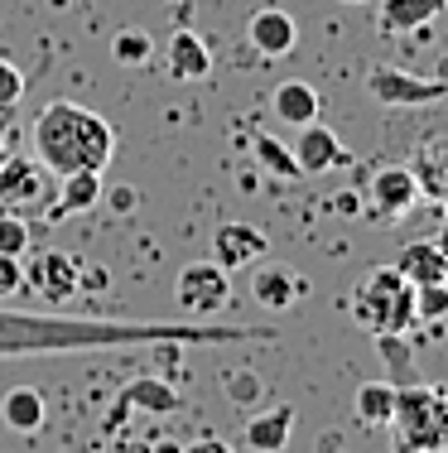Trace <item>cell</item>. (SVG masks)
Masks as SVG:
<instances>
[{"label":"cell","instance_id":"obj_33","mask_svg":"<svg viewBox=\"0 0 448 453\" xmlns=\"http://www.w3.org/2000/svg\"><path fill=\"white\" fill-rule=\"evenodd\" d=\"M82 285H87V289H106V271H82Z\"/></svg>","mask_w":448,"mask_h":453},{"label":"cell","instance_id":"obj_25","mask_svg":"<svg viewBox=\"0 0 448 453\" xmlns=\"http://www.w3.org/2000/svg\"><path fill=\"white\" fill-rule=\"evenodd\" d=\"M149 53H155V44H149L145 29H121V35L111 39V58L121 63V68H140Z\"/></svg>","mask_w":448,"mask_h":453},{"label":"cell","instance_id":"obj_2","mask_svg":"<svg viewBox=\"0 0 448 453\" xmlns=\"http://www.w3.org/2000/svg\"><path fill=\"white\" fill-rule=\"evenodd\" d=\"M29 140H34V155L44 159V169L53 179L78 174V169H97L102 174L116 155V131L97 111H87L78 102H49L34 116Z\"/></svg>","mask_w":448,"mask_h":453},{"label":"cell","instance_id":"obj_19","mask_svg":"<svg viewBox=\"0 0 448 453\" xmlns=\"http://www.w3.org/2000/svg\"><path fill=\"white\" fill-rule=\"evenodd\" d=\"M251 295L261 299L265 309H290V304H299V295H304V280H299L290 265H261L251 280Z\"/></svg>","mask_w":448,"mask_h":453},{"label":"cell","instance_id":"obj_10","mask_svg":"<svg viewBox=\"0 0 448 453\" xmlns=\"http://www.w3.org/2000/svg\"><path fill=\"white\" fill-rule=\"evenodd\" d=\"M261 256H270V242H265L261 226H251V222H222L217 232H212V261H217L227 275L261 265Z\"/></svg>","mask_w":448,"mask_h":453},{"label":"cell","instance_id":"obj_4","mask_svg":"<svg viewBox=\"0 0 448 453\" xmlns=\"http://www.w3.org/2000/svg\"><path fill=\"white\" fill-rule=\"evenodd\" d=\"M396 449L400 453H448V395L439 386H396Z\"/></svg>","mask_w":448,"mask_h":453},{"label":"cell","instance_id":"obj_27","mask_svg":"<svg viewBox=\"0 0 448 453\" xmlns=\"http://www.w3.org/2000/svg\"><path fill=\"white\" fill-rule=\"evenodd\" d=\"M19 96H25V73H19V63L0 58V106H5V111H15Z\"/></svg>","mask_w":448,"mask_h":453},{"label":"cell","instance_id":"obj_29","mask_svg":"<svg viewBox=\"0 0 448 453\" xmlns=\"http://www.w3.org/2000/svg\"><path fill=\"white\" fill-rule=\"evenodd\" d=\"M227 391H232V401H237V405H251L255 395H261V381H255L251 372H237V376H227Z\"/></svg>","mask_w":448,"mask_h":453},{"label":"cell","instance_id":"obj_13","mask_svg":"<svg viewBox=\"0 0 448 453\" xmlns=\"http://www.w3.org/2000/svg\"><path fill=\"white\" fill-rule=\"evenodd\" d=\"M178 405H184V395H178L169 381H159V376H140V381H131L121 395H116L106 429H116L125 415H131V410H145V415H169V410H178Z\"/></svg>","mask_w":448,"mask_h":453},{"label":"cell","instance_id":"obj_38","mask_svg":"<svg viewBox=\"0 0 448 453\" xmlns=\"http://www.w3.org/2000/svg\"><path fill=\"white\" fill-rule=\"evenodd\" d=\"M347 5H367V0H347Z\"/></svg>","mask_w":448,"mask_h":453},{"label":"cell","instance_id":"obj_23","mask_svg":"<svg viewBox=\"0 0 448 453\" xmlns=\"http://www.w3.org/2000/svg\"><path fill=\"white\" fill-rule=\"evenodd\" d=\"M251 145H255V159H261V169L265 174H275V179H304L299 174V165H294V150L285 145V140H275V135H251Z\"/></svg>","mask_w":448,"mask_h":453},{"label":"cell","instance_id":"obj_21","mask_svg":"<svg viewBox=\"0 0 448 453\" xmlns=\"http://www.w3.org/2000/svg\"><path fill=\"white\" fill-rule=\"evenodd\" d=\"M44 395L34 391V386H15V391L0 401V419H5L10 429H19V434H34L39 425H44Z\"/></svg>","mask_w":448,"mask_h":453},{"label":"cell","instance_id":"obj_15","mask_svg":"<svg viewBox=\"0 0 448 453\" xmlns=\"http://www.w3.org/2000/svg\"><path fill=\"white\" fill-rule=\"evenodd\" d=\"M294 439V410L290 405H270L261 410V415L247 419V429H241V444L251 453H285Z\"/></svg>","mask_w":448,"mask_h":453},{"label":"cell","instance_id":"obj_1","mask_svg":"<svg viewBox=\"0 0 448 453\" xmlns=\"http://www.w3.org/2000/svg\"><path fill=\"white\" fill-rule=\"evenodd\" d=\"M164 338H227L237 342L241 328H169V323H58V319H5L0 314V352L29 348H92V342H164Z\"/></svg>","mask_w":448,"mask_h":453},{"label":"cell","instance_id":"obj_5","mask_svg":"<svg viewBox=\"0 0 448 453\" xmlns=\"http://www.w3.org/2000/svg\"><path fill=\"white\" fill-rule=\"evenodd\" d=\"M361 88L376 106H391V111H405V106H439L448 102V82L444 78H420V73H405L396 63H371Z\"/></svg>","mask_w":448,"mask_h":453},{"label":"cell","instance_id":"obj_37","mask_svg":"<svg viewBox=\"0 0 448 453\" xmlns=\"http://www.w3.org/2000/svg\"><path fill=\"white\" fill-rule=\"evenodd\" d=\"M5 116H10V111H5V106H0V126H5Z\"/></svg>","mask_w":448,"mask_h":453},{"label":"cell","instance_id":"obj_30","mask_svg":"<svg viewBox=\"0 0 448 453\" xmlns=\"http://www.w3.org/2000/svg\"><path fill=\"white\" fill-rule=\"evenodd\" d=\"M184 453H237L227 444V439H217V434H202V439H194V444H184Z\"/></svg>","mask_w":448,"mask_h":453},{"label":"cell","instance_id":"obj_26","mask_svg":"<svg viewBox=\"0 0 448 453\" xmlns=\"http://www.w3.org/2000/svg\"><path fill=\"white\" fill-rule=\"evenodd\" d=\"M0 256H29V222L15 208H0Z\"/></svg>","mask_w":448,"mask_h":453},{"label":"cell","instance_id":"obj_24","mask_svg":"<svg viewBox=\"0 0 448 453\" xmlns=\"http://www.w3.org/2000/svg\"><path fill=\"white\" fill-rule=\"evenodd\" d=\"M444 319H448V280L414 285V323H444Z\"/></svg>","mask_w":448,"mask_h":453},{"label":"cell","instance_id":"obj_31","mask_svg":"<svg viewBox=\"0 0 448 453\" xmlns=\"http://www.w3.org/2000/svg\"><path fill=\"white\" fill-rule=\"evenodd\" d=\"M333 212H338V218H361V198H357V193H338Z\"/></svg>","mask_w":448,"mask_h":453},{"label":"cell","instance_id":"obj_17","mask_svg":"<svg viewBox=\"0 0 448 453\" xmlns=\"http://www.w3.org/2000/svg\"><path fill=\"white\" fill-rule=\"evenodd\" d=\"M164 58H169V73H174L178 82H202L212 73V53H208V44H202L194 29H174Z\"/></svg>","mask_w":448,"mask_h":453},{"label":"cell","instance_id":"obj_9","mask_svg":"<svg viewBox=\"0 0 448 453\" xmlns=\"http://www.w3.org/2000/svg\"><path fill=\"white\" fill-rule=\"evenodd\" d=\"M227 295H232V280L217 261H194V265L178 271V295L174 299H178L184 314H217V309L227 304Z\"/></svg>","mask_w":448,"mask_h":453},{"label":"cell","instance_id":"obj_14","mask_svg":"<svg viewBox=\"0 0 448 453\" xmlns=\"http://www.w3.org/2000/svg\"><path fill=\"white\" fill-rule=\"evenodd\" d=\"M448 0H376V35L386 39H405L420 35L424 25H434V15Z\"/></svg>","mask_w":448,"mask_h":453},{"label":"cell","instance_id":"obj_22","mask_svg":"<svg viewBox=\"0 0 448 453\" xmlns=\"http://www.w3.org/2000/svg\"><path fill=\"white\" fill-rule=\"evenodd\" d=\"M352 405H357L361 425H391V415H396V386L391 381H367Z\"/></svg>","mask_w":448,"mask_h":453},{"label":"cell","instance_id":"obj_11","mask_svg":"<svg viewBox=\"0 0 448 453\" xmlns=\"http://www.w3.org/2000/svg\"><path fill=\"white\" fill-rule=\"evenodd\" d=\"M294 165H299V174H328V169H338V165H347V150H343V140H338V131H328L323 121H308V126H299V140H294Z\"/></svg>","mask_w":448,"mask_h":453},{"label":"cell","instance_id":"obj_34","mask_svg":"<svg viewBox=\"0 0 448 453\" xmlns=\"http://www.w3.org/2000/svg\"><path fill=\"white\" fill-rule=\"evenodd\" d=\"M434 242H439V251H444V256H448V222H444V226H439V236H434Z\"/></svg>","mask_w":448,"mask_h":453},{"label":"cell","instance_id":"obj_28","mask_svg":"<svg viewBox=\"0 0 448 453\" xmlns=\"http://www.w3.org/2000/svg\"><path fill=\"white\" fill-rule=\"evenodd\" d=\"M25 289V261L19 256H0V299L19 295Z\"/></svg>","mask_w":448,"mask_h":453},{"label":"cell","instance_id":"obj_8","mask_svg":"<svg viewBox=\"0 0 448 453\" xmlns=\"http://www.w3.org/2000/svg\"><path fill=\"white\" fill-rule=\"evenodd\" d=\"M49 188H53V174L39 155H5V165H0V208H15V212L39 208L49 198Z\"/></svg>","mask_w":448,"mask_h":453},{"label":"cell","instance_id":"obj_18","mask_svg":"<svg viewBox=\"0 0 448 453\" xmlns=\"http://www.w3.org/2000/svg\"><path fill=\"white\" fill-rule=\"evenodd\" d=\"M396 271L410 285H439L448 280V256L439 251V242H410L396 251Z\"/></svg>","mask_w":448,"mask_h":453},{"label":"cell","instance_id":"obj_20","mask_svg":"<svg viewBox=\"0 0 448 453\" xmlns=\"http://www.w3.org/2000/svg\"><path fill=\"white\" fill-rule=\"evenodd\" d=\"M318 92L308 88V82H280V88H275V96H270V111L280 116L285 126H308V121H318Z\"/></svg>","mask_w":448,"mask_h":453},{"label":"cell","instance_id":"obj_36","mask_svg":"<svg viewBox=\"0 0 448 453\" xmlns=\"http://www.w3.org/2000/svg\"><path fill=\"white\" fill-rule=\"evenodd\" d=\"M5 155H10V145H5V135H0V165H5Z\"/></svg>","mask_w":448,"mask_h":453},{"label":"cell","instance_id":"obj_7","mask_svg":"<svg viewBox=\"0 0 448 453\" xmlns=\"http://www.w3.org/2000/svg\"><path fill=\"white\" fill-rule=\"evenodd\" d=\"M25 285L44 295L49 304H68L82 289V261L72 251H34L25 261Z\"/></svg>","mask_w":448,"mask_h":453},{"label":"cell","instance_id":"obj_35","mask_svg":"<svg viewBox=\"0 0 448 453\" xmlns=\"http://www.w3.org/2000/svg\"><path fill=\"white\" fill-rule=\"evenodd\" d=\"M155 453H184V444H155Z\"/></svg>","mask_w":448,"mask_h":453},{"label":"cell","instance_id":"obj_16","mask_svg":"<svg viewBox=\"0 0 448 453\" xmlns=\"http://www.w3.org/2000/svg\"><path fill=\"white\" fill-rule=\"evenodd\" d=\"M102 174L97 169H78V174H63L58 179V203H53V218L49 222H63L72 212H92L102 203Z\"/></svg>","mask_w":448,"mask_h":453},{"label":"cell","instance_id":"obj_6","mask_svg":"<svg viewBox=\"0 0 448 453\" xmlns=\"http://www.w3.org/2000/svg\"><path fill=\"white\" fill-rule=\"evenodd\" d=\"M420 198V179H414L410 165H381L376 174L367 179V198H361V212H371V222H396L414 208Z\"/></svg>","mask_w":448,"mask_h":453},{"label":"cell","instance_id":"obj_12","mask_svg":"<svg viewBox=\"0 0 448 453\" xmlns=\"http://www.w3.org/2000/svg\"><path fill=\"white\" fill-rule=\"evenodd\" d=\"M247 39H251V49L261 53V58H285V53H294V44H299V19L290 15V10L265 5L247 19Z\"/></svg>","mask_w":448,"mask_h":453},{"label":"cell","instance_id":"obj_32","mask_svg":"<svg viewBox=\"0 0 448 453\" xmlns=\"http://www.w3.org/2000/svg\"><path fill=\"white\" fill-rule=\"evenodd\" d=\"M102 198H106V203H111V208H116V212H131V203H135V193H131V188H116V193H102Z\"/></svg>","mask_w":448,"mask_h":453},{"label":"cell","instance_id":"obj_3","mask_svg":"<svg viewBox=\"0 0 448 453\" xmlns=\"http://www.w3.org/2000/svg\"><path fill=\"white\" fill-rule=\"evenodd\" d=\"M352 319L376 338H405L414 323V285L396 265H376L352 289Z\"/></svg>","mask_w":448,"mask_h":453}]
</instances>
